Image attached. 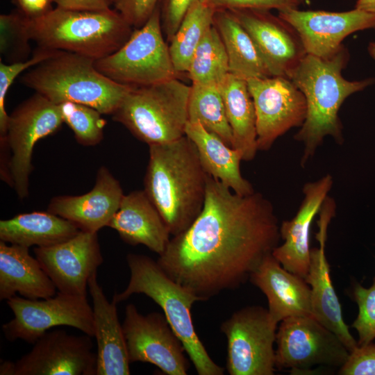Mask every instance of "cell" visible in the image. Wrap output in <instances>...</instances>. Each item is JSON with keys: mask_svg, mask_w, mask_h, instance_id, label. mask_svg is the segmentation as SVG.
Instances as JSON below:
<instances>
[{"mask_svg": "<svg viewBox=\"0 0 375 375\" xmlns=\"http://www.w3.org/2000/svg\"><path fill=\"white\" fill-rule=\"evenodd\" d=\"M281 239L271 202L254 192L240 195L208 174L201 212L173 236L157 262L201 301L244 284Z\"/></svg>", "mask_w": 375, "mask_h": 375, "instance_id": "obj_1", "label": "cell"}, {"mask_svg": "<svg viewBox=\"0 0 375 375\" xmlns=\"http://www.w3.org/2000/svg\"><path fill=\"white\" fill-rule=\"evenodd\" d=\"M149 147L144 190L175 236L186 231L201 212L208 174L185 135Z\"/></svg>", "mask_w": 375, "mask_h": 375, "instance_id": "obj_2", "label": "cell"}, {"mask_svg": "<svg viewBox=\"0 0 375 375\" xmlns=\"http://www.w3.org/2000/svg\"><path fill=\"white\" fill-rule=\"evenodd\" d=\"M349 60L342 45L333 56L321 58L306 54L290 73L289 78L302 92L306 101V116L294 139L303 144L301 165L314 156L326 136L344 142L338 112L345 99L375 82L373 78L349 81L342 75Z\"/></svg>", "mask_w": 375, "mask_h": 375, "instance_id": "obj_3", "label": "cell"}, {"mask_svg": "<svg viewBox=\"0 0 375 375\" xmlns=\"http://www.w3.org/2000/svg\"><path fill=\"white\" fill-rule=\"evenodd\" d=\"M126 261L130 270L129 281L122 292L113 295L112 301L117 303L133 294L149 297L162 310L197 374H224V368L210 358L194 329L191 309L195 302L201 299L171 278L152 258L129 253Z\"/></svg>", "mask_w": 375, "mask_h": 375, "instance_id": "obj_4", "label": "cell"}, {"mask_svg": "<svg viewBox=\"0 0 375 375\" xmlns=\"http://www.w3.org/2000/svg\"><path fill=\"white\" fill-rule=\"evenodd\" d=\"M95 60L59 51L24 74L20 82L56 104L71 101L112 115L133 87L102 74Z\"/></svg>", "mask_w": 375, "mask_h": 375, "instance_id": "obj_5", "label": "cell"}, {"mask_svg": "<svg viewBox=\"0 0 375 375\" xmlns=\"http://www.w3.org/2000/svg\"><path fill=\"white\" fill-rule=\"evenodd\" d=\"M132 28L112 9L79 11L56 7L40 17H28L29 35L38 47L95 60L118 50L131 35Z\"/></svg>", "mask_w": 375, "mask_h": 375, "instance_id": "obj_6", "label": "cell"}, {"mask_svg": "<svg viewBox=\"0 0 375 375\" xmlns=\"http://www.w3.org/2000/svg\"><path fill=\"white\" fill-rule=\"evenodd\" d=\"M190 92L177 78L133 88L112 119L149 146L176 140L185 135Z\"/></svg>", "mask_w": 375, "mask_h": 375, "instance_id": "obj_7", "label": "cell"}, {"mask_svg": "<svg viewBox=\"0 0 375 375\" xmlns=\"http://www.w3.org/2000/svg\"><path fill=\"white\" fill-rule=\"evenodd\" d=\"M98 71L113 81L133 88L178 77L165 41L158 6L115 52L95 60Z\"/></svg>", "mask_w": 375, "mask_h": 375, "instance_id": "obj_8", "label": "cell"}, {"mask_svg": "<svg viewBox=\"0 0 375 375\" xmlns=\"http://www.w3.org/2000/svg\"><path fill=\"white\" fill-rule=\"evenodd\" d=\"M63 123L60 106L36 93L9 115L6 134L0 138L1 151L9 153V183L20 199L28 194L35 144L57 131Z\"/></svg>", "mask_w": 375, "mask_h": 375, "instance_id": "obj_9", "label": "cell"}, {"mask_svg": "<svg viewBox=\"0 0 375 375\" xmlns=\"http://www.w3.org/2000/svg\"><path fill=\"white\" fill-rule=\"evenodd\" d=\"M277 324L260 306L244 307L221 324L227 339L226 368L230 375L274 374Z\"/></svg>", "mask_w": 375, "mask_h": 375, "instance_id": "obj_10", "label": "cell"}, {"mask_svg": "<svg viewBox=\"0 0 375 375\" xmlns=\"http://www.w3.org/2000/svg\"><path fill=\"white\" fill-rule=\"evenodd\" d=\"M14 317L2 325L6 338L22 340L34 344L49 329L58 326L76 328L94 336L92 308L87 297L58 292L56 295L39 299L15 296L7 300Z\"/></svg>", "mask_w": 375, "mask_h": 375, "instance_id": "obj_11", "label": "cell"}, {"mask_svg": "<svg viewBox=\"0 0 375 375\" xmlns=\"http://www.w3.org/2000/svg\"><path fill=\"white\" fill-rule=\"evenodd\" d=\"M276 367L307 372L317 365L340 367L349 351L339 338L313 316L288 317L277 328Z\"/></svg>", "mask_w": 375, "mask_h": 375, "instance_id": "obj_12", "label": "cell"}, {"mask_svg": "<svg viewBox=\"0 0 375 375\" xmlns=\"http://www.w3.org/2000/svg\"><path fill=\"white\" fill-rule=\"evenodd\" d=\"M91 336L64 330L47 331L19 360L3 361L1 375H95L97 354Z\"/></svg>", "mask_w": 375, "mask_h": 375, "instance_id": "obj_13", "label": "cell"}, {"mask_svg": "<svg viewBox=\"0 0 375 375\" xmlns=\"http://www.w3.org/2000/svg\"><path fill=\"white\" fill-rule=\"evenodd\" d=\"M122 328L130 362H149L167 375L188 374L190 363L185 348L165 315H142L129 303Z\"/></svg>", "mask_w": 375, "mask_h": 375, "instance_id": "obj_14", "label": "cell"}, {"mask_svg": "<svg viewBox=\"0 0 375 375\" xmlns=\"http://www.w3.org/2000/svg\"><path fill=\"white\" fill-rule=\"evenodd\" d=\"M247 81L256 110L258 149L267 151L290 129L302 126L306 116V98L285 77Z\"/></svg>", "mask_w": 375, "mask_h": 375, "instance_id": "obj_15", "label": "cell"}, {"mask_svg": "<svg viewBox=\"0 0 375 375\" xmlns=\"http://www.w3.org/2000/svg\"><path fill=\"white\" fill-rule=\"evenodd\" d=\"M58 292L87 297L90 277L103 263L97 233L80 231L60 243L34 249Z\"/></svg>", "mask_w": 375, "mask_h": 375, "instance_id": "obj_16", "label": "cell"}, {"mask_svg": "<svg viewBox=\"0 0 375 375\" xmlns=\"http://www.w3.org/2000/svg\"><path fill=\"white\" fill-rule=\"evenodd\" d=\"M278 16L296 30L307 54L321 58L335 54L349 35L375 28V15L357 8L346 12L289 8L279 10Z\"/></svg>", "mask_w": 375, "mask_h": 375, "instance_id": "obj_17", "label": "cell"}, {"mask_svg": "<svg viewBox=\"0 0 375 375\" xmlns=\"http://www.w3.org/2000/svg\"><path fill=\"white\" fill-rule=\"evenodd\" d=\"M230 11L251 36L272 76L289 78L307 54L296 30L268 10Z\"/></svg>", "mask_w": 375, "mask_h": 375, "instance_id": "obj_18", "label": "cell"}, {"mask_svg": "<svg viewBox=\"0 0 375 375\" xmlns=\"http://www.w3.org/2000/svg\"><path fill=\"white\" fill-rule=\"evenodd\" d=\"M335 212V208L328 204L324 205L319 212V231L316 238L319 246L310 250L309 270L305 280L310 288L313 317L335 333L351 352L358 346V342L343 319L325 254L328 226Z\"/></svg>", "mask_w": 375, "mask_h": 375, "instance_id": "obj_19", "label": "cell"}, {"mask_svg": "<svg viewBox=\"0 0 375 375\" xmlns=\"http://www.w3.org/2000/svg\"><path fill=\"white\" fill-rule=\"evenodd\" d=\"M333 184V176L326 174L305 184L303 199L295 216L282 222L281 238L284 242L272 251L284 269L306 278L310 260V231L312 222L328 197Z\"/></svg>", "mask_w": 375, "mask_h": 375, "instance_id": "obj_20", "label": "cell"}, {"mask_svg": "<svg viewBox=\"0 0 375 375\" xmlns=\"http://www.w3.org/2000/svg\"><path fill=\"white\" fill-rule=\"evenodd\" d=\"M124 195L119 182L108 168L101 166L90 192L79 196L53 197L47 211L71 222L81 231L97 233L108 226Z\"/></svg>", "mask_w": 375, "mask_h": 375, "instance_id": "obj_21", "label": "cell"}, {"mask_svg": "<svg viewBox=\"0 0 375 375\" xmlns=\"http://www.w3.org/2000/svg\"><path fill=\"white\" fill-rule=\"evenodd\" d=\"M249 280L266 296L269 313L276 324L293 316H313L310 286L304 278L284 269L272 253L262 260Z\"/></svg>", "mask_w": 375, "mask_h": 375, "instance_id": "obj_22", "label": "cell"}, {"mask_svg": "<svg viewBox=\"0 0 375 375\" xmlns=\"http://www.w3.org/2000/svg\"><path fill=\"white\" fill-rule=\"evenodd\" d=\"M97 344L96 375H128V358L122 324L116 303L107 299L97 281V273L88 281Z\"/></svg>", "mask_w": 375, "mask_h": 375, "instance_id": "obj_23", "label": "cell"}, {"mask_svg": "<svg viewBox=\"0 0 375 375\" xmlns=\"http://www.w3.org/2000/svg\"><path fill=\"white\" fill-rule=\"evenodd\" d=\"M108 226L126 243L144 245L159 256L171 239L167 225L144 190L124 194Z\"/></svg>", "mask_w": 375, "mask_h": 375, "instance_id": "obj_24", "label": "cell"}, {"mask_svg": "<svg viewBox=\"0 0 375 375\" xmlns=\"http://www.w3.org/2000/svg\"><path fill=\"white\" fill-rule=\"evenodd\" d=\"M29 248L0 241V299L19 293L29 299H45L56 294V288Z\"/></svg>", "mask_w": 375, "mask_h": 375, "instance_id": "obj_25", "label": "cell"}, {"mask_svg": "<svg viewBox=\"0 0 375 375\" xmlns=\"http://www.w3.org/2000/svg\"><path fill=\"white\" fill-rule=\"evenodd\" d=\"M185 135L194 142L208 174L240 195L255 192L251 183L241 174L240 165L243 154L240 150L228 146L199 122H188Z\"/></svg>", "mask_w": 375, "mask_h": 375, "instance_id": "obj_26", "label": "cell"}, {"mask_svg": "<svg viewBox=\"0 0 375 375\" xmlns=\"http://www.w3.org/2000/svg\"><path fill=\"white\" fill-rule=\"evenodd\" d=\"M80 231L71 222L49 211L19 214L0 221L1 241L28 248L60 243Z\"/></svg>", "mask_w": 375, "mask_h": 375, "instance_id": "obj_27", "label": "cell"}, {"mask_svg": "<svg viewBox=\"0 0 375 375\" xmlns=\"http://www.w3.org/2000/svg\"><path fill=\"white\" fill-rule=\"evenodd\" d=\"M233 135V148L242 152L243 160L251 161L257 146L256 115L247 80L228 73L219 84Z\"/></svg>", "mask_w": 375, "mask_h": 375, "instance_id": "obj_28", "label": "cell"}, {"mask_svg": "<svg viewBox=\"0 0 375 375\" xmlns=\"http://www.w3.org/2000/svg\"><path fill=\"white\" fill-rule=\"evenodd\" d=\"M213 25L224 45L229 73L247 81L272 77L251 36L230 10H215Z\"/></svg>", "mask_w": 375, "mask_h": 375, "instance_id": "obj_29", "label": "cell"}, {"mask_svg": "<svg viewBox=\"0 0 375 375\" xmlns=\"http://www.w3.org/2000/svg\"><path fill=\"white\" fill-rule=\"evenodd\" d=\"M215 12L205 0H195L169 41V53L178 74L188 72L197 46L213 25Z\"/></svg>", "mask_w": 375, "mask_h": 375, "instance_id": "obj_30", "label": "cell"}, {"mask_svg": "<svg viewBox=\"0 0 375 375\" xmlns=\"http://www.w3.org/2000/svg\"><path fill=\"white\" fill-rule=\"evenodd\" d=\"M188 122H199L233 147L232 131L219 85L192 84L188 100Z\"/></svg>", "mask_w": 375, "mask_h": 375, "instance_id": "obj_31", "label": "cell"}, {"mask_svg": "<svg viewBox=\"0 0 375 375\" xmlns=\"http://www.w3.org/2000/svg\"><path fill=\"white\" fill-rule=\"evenodd\" d=\"M229 73L227 53L212 25L197 46L188 71L192 83L219 85Z\"/></svg>", "mask_w": 375, "mask_h": 375, "instance_id": "obj_32", "label": "cell"}, {"mask_svg": "<svg viewBox=\"0 0 375 375\" xmlns=\"http://www.w3.org/2000/svg\"><path fill=\"white\" fill-rule=\"evenodd\" d=\"M63 120L76 141L84 146L97 145L103 138L106 122L97 109L81 103L65 101L58 104Z\"/></svg>", "mask_w": 375, "mask_h": 375, "instance_id": "obj_33", "label": "cell"}, {"mask_svg": "<svg viewBox=\"0 0 375 375\" xmlns=\"http://www.w3.org/2000/svg\"><path fill=\"white\" fill-rule=\"evenodd\" d=\"M31 40L27 16L19 10L0 15V53L7 63L28 60Z\"/></svg>", "mask_w": 375, "mask_h": 375, "instance_id": "obj_34", "label": "cell"}, {"mask_svg": "<svg viewBox=\"0 0 375 375\" xmlns=\"http://www.w3.org/2000/svg\"><path fill=\"white\" fill-rule=\"evenodd\" d=\"M59 51L38 47L28 60L12 63L0 62V138L6 134L9 115L5 107L8 91L15 78L27 69H31L56 54Z\"/></svg>", "mask_w": 375, "mask_h": 375, "instance_id": "obj_35", "label": "cell"}, {"mask_svg": "<svg viewBox=\"0 0 375 375\" xmlns=\"http://www.w3.org/2000/svg\"><path fill=\"white\" fill-rule=\"evenodd\" d=\"M351 295L358 308L351 326L358 333V345L363 346L375 339V276L369 288L358 282L353 283Z\"/></svg>", "mask_w": 375, "mask_h": 375, "instance_id": "obj_36", "label": "cell"}, {"mask_svg": "<svg viewBox=\"0 0 375 375\" xmlns=\"http://www.w3.org/2000/svg\"><path fill=\"white\" fill-rule=\"evenodd\" d=\"M340 375H375V343L358 346L340 367Z\"/></svg>", "mask_w": 375, "mask_h": 375, "instance_id": "obj_37", "label": "cell"}, {"mask_svg": "<svg viewBox=\"0 0 375 375\" xmlns=\"http://www.w3.org/2000/svg\"><path fill=\"white\" fill-rule=\"evenodd\" d=\"M215 10L234 9H276L278 11L289 8H298L305 3L304 0H205Z\"/></svg>", "mask_w": 375, "mask_h": 375, "instance_id": "obj_38", "label": "cell"}, {"mask_svg": "<svg viewBox=\"0 0 375 375\" xmlns=\"http://www.w3.org/2000/svg\"><path fill=\"white\" fill-rule=\"evenodd\" d=\"M162 0H117L115 10L135 28L142 27Z\"/></svg>", "mask_w": 375, "mask_h": 375, "instance_id": "obj_39", "label": "cell"}, {"mask_svg": "<svg viewBox=\"0 0 375 375\" xmlns=\"http://www.w3.org/2000/svg\"><path fill=\"white\" fill-rule=\"evenodd\" d=\"M195 0H162L160 8L161 24L163 33L169 42L188 10Z\"/></svg>", "mask_w": 375, "mask_h": 375, "instance_id": "obj_40", "label": "cell"}, {"mask_svg": "<svg viewBox=\"0 0 375 375\" xmlns=\"http://www.w3.org/2000/svg\"><path fill=\"white\" fill-rule=\"evenodd\" d=\"M56 7L79 11H106L110 10L112 0H52Z\"/></svg>", "mask_w": 375, "mask_h": 375, "instance_id": "obj_41", "label": "cell"}, {"mask_svg": "<svg viewBox=\"0 0 375 375\" xmlns=\"http://www.w3.org/2000/svg\"><path fill=\"white\" fill-rule=\"evenodd\" d=\"M18 10L30 18L38 17L50 11L52 0H12Z\"/></svg>", "mask_w": 375, "mask_h": 375, "instance_id": "obj_42", "label": "cell"}, {"mask_svg": "<svg viewBox=\"0 0 375 375\" xmlns=\"http://www.w3.org/2000/svg\"><path fill=\"white\" fill-rule=\"evenodd\" d=\"M355 8L375 15V0H357Z\"/></svg>", "mask_w": 375, "mask_h": 375, "instance_id": "obj_43", "label": "cell"}, {"mask_svg": "<svg viewBox=\"0 0 375 375\" xmlns=\"http://www.w3.org/2000/svg\"><path fill=\"white\" fill-rule=\"evenodd\" d=\"M367 51L372 58L375 61V42H370L367 46Z\"/></svg>", "mask_w": 375, "mask_h": 375, "instance_id": "obj_44", "label": "cell"}, {"mask_svg": "<svg viewBox=\"0 0 375 375\" xmlns=\"http://www.w3.org/2000/svg\"><path fill=\"white\" fill-rule=\"evenodd\" d=\"M117 0H112V3H114V4L117 2Z\"/></svg>", "mask_w": 375, "mask_h": 375, "instance_id": "obj_45", "label": "cell"}, {"mask_svg": "<svg viewBox=\"0 0 375 375\" xmlns=\"http://www.w3.org/2000/svg\"><path fill=\"white\" fill-rule=\"evenodd\" d=\"M304 1L306 3L309 1V0H304Z\"/></svg>", "mask_w": 375, "mask_h": 375, "instance_id": "obj_46", "label": "cell"}]
</instances>
